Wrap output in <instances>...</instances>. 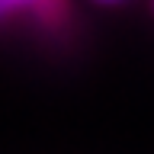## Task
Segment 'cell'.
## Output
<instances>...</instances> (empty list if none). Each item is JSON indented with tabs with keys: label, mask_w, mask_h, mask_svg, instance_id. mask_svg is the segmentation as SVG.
<instances>
[{
	"label": "cell",
	"mask_w": 154,
	"mask_h": 154,
	"mask_svg": "<svg viewBox=\"0 0 154 154\" xmlns=\"http://www.w3.org/2000/svg\"><path fill=\"white\" fill-rule=\"evenodd\" d=\"M29 29L45 48H71L77 35V10L71 0H0V32Z\"/></svg>",
	"instance_id": "obj_1"
},
{
	"label": "cell",
	"mask_w": 154,
	"mask_h": 154,
	"mask_svg": "<svg viewBox=\"0 0 154 154\" xmlns=\"http://www.w3.org/2000/svg\"><path fill=\"white\" fill-rule=\"evenodd\" d=\"M151 13H154V0H151Z\"/></svg>",
	"instance_id": "obj_3"
},
{
	"label": "cell",
	"mask_w": 154,
	"mask_h": 154,
	"mask_svg": "<svg viewBox=\"0 0 154 154\" xmlns=\"http://www.w3.org/2000/svg\"><path fill=\"white\" fill-rule=\"evenodd\" d=\"M93 3H100V7H119V3H125V0H93Z\"/></svg>",
	"instance_id": "obj_2"
}]
</instances>
